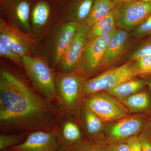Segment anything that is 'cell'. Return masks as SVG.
<instances>
[{
  "label": "cell",
  "instance_id": "obj_1",
  "mask_svg": "<svg viewBox=\"0 0 151 151\" xmlns=\"http://www.w3.org/2000/svg\"><path fill=\"white\" fill-rule=\"evenodd\" d=\"M66 114L59 103L44 98L19 76L1 70L0 126L4 133L55 132Z\"/></svg>",
  "mask_w": 151,
  "mask_h": 151
},
{
  "label": "cell",
  "instance_id": "obj_2",
  "mask_svg": "<svg viewBox=\"0 0 151 151\" xmlns=\"http://www.w3.org/2000/svg\"><path fill=\"white\" fill-rule=\"evenodd\" d=\"M22 67L38 93L48 101L60 104L55 74L45 61L40 58L24 57Z\"/></svg>",
  "mask_w": 151,
  "mask_h": 151
},
{
  "label": "cell",
  "instance_id": "obj_3",
  "mask_svg": "<svg viewBox=\"0 0 151 151\" xmlns=\"http://www.w3.org/2000/svg\"><path fill=\"white\" fill-rule=\"evenodd\" d=\"M86 80L76 72L55 74L60 104L66 114L75 115L83 98L82 89Z\"/></svg>",
  "mask_w": 151,
  "mask_h": 151
},
{
  "label": "cell",
  "instance_id": "obj_4",
  "mask_svg": "<svg viewBox=\"0 0 151 151\" xmlns=\"http://www.w3.org/2000/svg\"><path fill=\"white\" fill-rule=\"evenodd\" d=\"M135 63L129 62L87 79L82 89L83 97L100 92H107L140 75Z\"/></svg>",
  "mask_w": 151,
  "mask_h": 151
},
{
  "label": "cell",
  "instance_id": "obj_5",
  "mask_svg": "<svg viewBox=\"0 0 151 151\" xmlns=\"http://www.w3.org/2000/svg\"><path fill=\"white\" fill-rule=\"evenodd\" d=\"M81 103L105 124L122 119L130 113L121 101L105 92L84 96Z\"/></svg>",
  "mask_w": 151,
  "mask_h": 151
},
{
  "label": "cell",
  "instance_id": "obj_6",
  "mask_svg": "<svg viewBox=\"0 0 151 151\" xmlns=\"http://www.w3.org/2000/svg\"><path fill=\"white\" fill-rule=\"evenodd\" d=\"M116 26L129 32L151 15V2L125 1L116 4L114 9Z\"/></svg>",
  "mask_w": 151,
  "mask_h": 151
},
{
  "label": "cell",
  "instance_id": "obj_7",
  "mask_svg": "<svg viewBox=\"0 0 151 151\" xmlns=\"http://www.w3.org/2000/svg\"><path fill=\"white\" fill-rule=\"evenodd\" d=\"M116 29L108 35L89 40L76 72L87 80L103 68V58L106 47Z\"/></svg>",
  "mask_w": 151,
  "mask_h": 151
},
{
  "label": "cell",
  "instance_id": "obj_8",
  "mask_svg": "<svg viewBox=\"0 0 151 151\" xmlns=\"http://www.w3.org/2000/svg\"><path fill=\"white\" fill-rule=\"evenodd\" d=\"M145 116H129L105 124L104 133L108 142L126 141L138 136L147 124Z\"/></svg>",
  "mask_w": 151,
  "mask_h": 151
},
{
  "label": "cell",
  "instance_id": "obj_9",
  "mask_svg": "<svg viewBox=\"0 0 151 151\" xmlns=\"http://www.w3.org/2000/svg\"><path fill=\"white\" fill-rule=\"evenodd\" d=\"M90 28L85 23H79L70 46L60 63V73L76 72L83 52L89 41Z\"/></svg>",
  "mask_w": 151,
  "mask_h": 151
},
{
  "label": "cell",
  "instance_id": "obj_10",
  "mask_svg": "<svg viewBox=\"0 0 151 151\" xmlns=\"http://www.w3.org/2000/svg\"><path fill=\"white\" fill-rule=\"evenodd\" d=\"M0 41L22 57L30 56L31 47L34 43L31 36L1 19L0 22Z\"/></svg>",
  "mask_w": 151,
  "mask_h": 151
},
{
  "label": "cell",
  "instance_id": "obj_11",
  "mask_svg": "<svg viewBox=\"0 0 151 151\" xmlns=\"http://www.w3.org/2000/svg\"><path fill=\"white\" fill-rule=\"evenodd\" d=\"M1 4L3 12L10 21L14 23V25L25 31H30L31 1L1 0Z\"/></svg>",
  "mask_w": 151,
  "mask_h": 151
},
{
  "label": "cell",
  "instance_id": "obj_12",
  "mask_svg": "<svg viewBox=\"0 0 151 151\" xmlns=\"http://www.w3.org/2000/svg\"><path fill=\"white\" fill-rule=\"evenodd\" d=\"M77 119L86 139L106 141L104 123L81 103L74 116Z\"/></svg>",
  "mask_w": 151,
  "mask_h": 151
},
{
  "label": "cell",
  "instance_id": "obj_13",
  "mask_svg": "<svg viewBox=\"0 0 151 151\" xmlns=\"http://www.w3.org/2000/svg\"><path fill=\"white\" fill-rule=\"evenodd\" d=\"M59 147L55 132L39 130L29 133L22 142L10 148L16 151H55Z\"/></svg>",
  "mask_w": 151,
  "mask_h": 151
},
{
  "label": "cell",
  "instance_id": "obj_14",
  "mask_svg": "<svg viewBox=\"0 0 151 151\" xmlns=\"http://www.w3.org/2000/svg\"><path fill=\"white\" fill-rule=\"evenodd\" d=\"M55 134L60 147L73 146L85 139L77 119L71 114H65L58 125Z\"/></svg>",
  "mask_w": 151,
  "mask_h": 151
},
{
  "label": "cell",
  "instance_id": "obj_15",
  "mask_svg": "<svg viewBox=\"0 0 151 151\" xmlns=\"http://www.w3.org/2000/svg\"><path fill=\"white\" fill-rule=\"evenodd\" d=\"M130 38L129 32L117 28L106 47L103 68L113 65L122 59L129 48Z\"/></svg>",
  "mask_w": 151,
  "mask_h": 151
},
{
  "label": "cell",
  "instance_id": "obj_16",
  "mask_svg": "<svg viewBox=\"0 0 151 151\" xmlns=\"http://www.w3.org/2000/svg\"><path fill=\"white\" fill-rule=\"evenodd\" d=\"M79 23L67 21L57 31L52 45V54L55 65H59L75 35Z\"/></svg>",
  "mask_w": 151,
  "mask_h": 151
},
{
  "label": "cell",
  "instance_id": "obj_17",
  "mask_svg": "<svg viewBox=\"0 0 151 151\" xmlns=\"http://www.w3.org/2000/svg\"><path fill=\"white\" fill-rule=\"evenodd\" d=\"M94 0H67L63 10L67 21L85 23L89 17Z\"/></svg>",
  "mask_w": 151,
  "mask_h": 151
},
{
  "label": "cell",
  "instance_id": "obj_18",
  "mask_svg": "<svg viewBox=\"0 0 151 151\" xmlns=\"http://www.w3.org/2000/svg\"><path fill=\"white\" fill-rule=\"evenodd\" d=\"M52 9L51 4L47 0L36 2L31 13V19L35 29H40L46 24L51 15Z\"/></svg>",
  "mask_w": 151,
  "mask_h": 151
},
{
  "label": "cell",
  "instance_id": "obj_19",
  "mask_svg": "<svg viewBox=\"0 0 151 151\" xmlns=\"http://www.w3.org/2000/svg\"><path fill=\"white\" fill-rule=\"evenodd\" d=\"M146 85L145 80L134 78L105 92L120 100L139 92Z\"/></svg>",
  "mask_w": 151,
  "mask_h": 151
},
{
  "label": "cell",
  "instance_id": "obj_20",
  "mask_svg": "<svg viewBox=\"0 0 151 151\" xmlns=\"http://www.w3.org/2000/svg\"><path fill=\"white\" fill-rule=\"evenodd\" d=\"M130 113L144 112L151 109V100L147 92H138L120 100Z\"/></svg>",
  "mask_w": 151,
  "mask_h": 151
},
{
  "label": "cell",
  "instance_id": "obj_21",
  "mask_svg": "<svg viewBox=\"0 0 151 151\" xmlns=\"http://www.w3.org/2000/svg\"><path fill=\"white\" fill-rule=\"evenodd\" d=\"M114 9L108 15L100 20L90 27L89 40L105 36L117 29Z\"/></svg>",
  "mask_w": 151,
  "mask_h": 151
},
{
  "label": "cell",
  "instance_id": "obj_22",
  "mask_svg": "<svg viewBox=\"0 0 151 151\" xmlns=\"http://www.w3.org/2000/svg\"><path fill=\"white\" fill-rule=\"evenodd\" d=\"M116 3L111 0H94L90 15L85 22L91 27L97 22L104 18L115 9Z\"/></svg>",
  "mask_w": 151,
  "mask_h": 151
},
{
  "label": "cell",
  "instance_id": "obj_23",
  "mask_svg": "<svg viewBox=\"0 0 151 151\" xmlns=\"http://www.w3.org/2000/svg\"><path fill=\"white\" fill-rule=\"evenodd\" d=\"M107 143L106 141L90 140L84 139L74 145L60 147L65 151H107Z\"/></svg>",
  "mask_w": 151,
  "mask_h": 151
},
{
  "label": "cell",
  "instance_id": "obj_24",
  "mask_svg": "<svg viewBox=\"0 0 151 151\" xmlns=\"http://www.w3.org/2000/svg\"><path fill=\"white\" fill-rule=\"evenodd\" d=\"M25 134L17 133H2L0 135V150L19 145L25 139Z\"/></svg>",
  "mask_w": 151,
  "mask_h": 151
},
{
  "label": "cell",
  "instance_id": "obj_25",
  "mask_svg": "<svg viewBox=\"0 0 151 151\" xmlns=\"http://www.w3.org/2000/svg\"><path fill=\"white\" fill-rule=\"evenodd\" d=\"M151 54V36L138 44L128 55L130 60H134L145 55Z\"/></svg>",
  "mask_w": 151,
  "mask_h": 151
},
{
  "label": "cell",
  "instance_id": "obj_26",
  "mask_svg": "<svg viewBox=\"0 0 151 151\" xmlns=\"http://www.w3.org/2000/svg\"><path fill=\"white\" fill-rule=\"evenodd\" d=\"M130 37L140 39L151 36V15L137 27L129 32Z\"/></svg>",
  "mask_w": 151,
  "mask_h": 151
},
{
  "label": "cell",
  "instance_id": "obj_27",
  "mask_svg": "<svg viewBox=\"0 0 151 151\" xmlns=\"http://www.w3.org/2000/svg\"><path fill=\"white\" fill-rule=\"evenodd\" d=\"M138 70L142 74H151V54L145 55L134 60Z\"/></svg>",
  "mask_w": 151,
  "mask_h": 151
},
{
  "label": "cell",
  "instance_id": "obj_28",
  "mask_svg": "<svg viewBox=\"0 0 151 151\" xmlns=\"http://www.w3.org/2000/svg\"><path fill=\"white\" fill-rule=\"evenodd\" d=\"M0 55L10 59L19 66L22 67L23 57L6 46L0 41Z\"/></svg>",
  "mask_w": 151,
  "mask_h": 151
},
{
  "label": "cell",
  "instance_id": "obj_29",
  "mask_svg": "<svg viewBox=\"0 0 151 151\" xmlns=\"http://www.w3.org/2000/svg\"><path fill=\"white\" fill-rule=\"evenodd\" d=\"M138 136L142 151H151V132L148 122Z\"/></svg>",
  "mask_w": 151,
  "mask_h": 151
},
{
  "label": "cell",
  "instance_id": "obj_30",
  "mask_svg": "<svg viewBox=\"0 0 151 151\" xmlns=\"http://www.w3.org/2000/svg\"><path fill=\"white\" fill-rule=\"evenodd\" d=\"M107 143V151H130L126 141Z\"/></svg>",
  "mask_w": 151,
  "mask_h": 151
},
{
  "label": "cell",
  "instance_id": "obj_31",
  "mask_svg": "<svg viewBox=\"0 0 151 151\" xmlns=\"http://www.w3.org/2000/svg\"><path fill=\"white\" fill-rule=\"evenodd\" d=\"M126 141L129 147L130 151H142L138 136H134Z\"/></svg>",
  "mask_w": 151,
  "mask_h": 151
},
{
  "label": "cell",
  "instance_id": "obj_32",
  "mask_svg": "<svg viewBox=\"0 0 151 151\" xmlns=\"http://www.w3.org/2000/svg\"><path fill=\"white\" fill-rule=\"evenodd\" d=\"M146 81V84L148 86L149 89H150L151 93V78H148L145 80Z\"/></svg>",
  "mask_w": 151,
  "mask_h": 151
},
{
  "label": "cell",
  "instance_id": "obj_33",
  "mask_svg": "<svg viewBox=\"0 0 151 151\" xmlns=\"http://www.w3.org/2000/svg\"><path fill=\"white\" fill-rule=\"evenodd\" d=\"M111 1L117 4H118V3H120L124 1L125 0H111Z\"/></svg>",
  "mask_w": 151,
  "mask_h": 151
},
{
  "label": "cell",
  "instance_id": "obj_34",
  "mask_svg": "<svg viewBox=\"0 0 151 151\" xmlns=\"http://www.w3.org/2000/svg\"><path fill=\"white\" fill-rule=\"evenodd\" d=\"M65 151V150H63V149H62L61 148H60V147H59V148L58 149V150H57L56 151Z\"/></svg>",
  "mask_w": 151,
  "mask_h": 151
},
{
  "label": "cell",
  "instance_id": "obj_35",
  "mask_svg": "<svg viewBox=\"0 0 151 151\" xmlns=\"http://www.w3.org/2000/svg\"><path fill=\"white\" fill-rule=\"evenodd\" d=\"M149 127H150V129L151 132V119L150 121L148 122Z\"/></svg>",
  "mask_w": 151,
  "mask_h": 151
},
{
  "label": "cell",
  "instance_id": "obj_36",
  "mask_svg": "<svg viewBox=\"0 0 151 151\" xmlns=\"http://www.w3.org/2000/svg\"><path fill=\"white\" fill-rule=\"evenodd\" d=\"M2 151H16L14 150H13V149L10 148V150H4Z\"/></svg>",
  "mask_w": 151,
  "mask_h": 151
},
{
  "label": "cell",
  "instance_id": "obj_37",
  "mask_svg": "<svg viewBox=\"0 0 151 151\" xmlns=\"http://www.w3.org/2000/svg\"><path fill=\"white\" fill-rule=\"evenodd\" d=\"M141 1H143L147 2H151V0H141Z\"/></svg>",
  "mask_w": 151,
  "mask_h": 151
},
{
  "label": "cell",
  "instance_id": "obj_38",
  "mask_svg": "<svg viewBox=\"0 0 151 151\" xmlns=\"http://www.w3.org/2000/svg\"><path fill=\"white\" fill-rule=\"evenodd\" d=\"M138 1V0H125L124 1Z\"/></svg>",
  "mask_w": 151,
  "mask_h": 151
},
{
  "label": "cell",
  "instance_id": "obj_39",
  "mask_svg": "<svg viewBox=\"0 0 151 151\" xmlns=\"http://www.w3.org/2000/svg\"><path fill=\"white\" fill-rule=\"evenodd\" d=\"M30 1H31V0H30Z\"/></svg>",
  "mask_w": 151,
  "mask_h": 151
}]
</instances>
